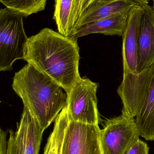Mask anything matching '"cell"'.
Returning a JSON list of instances; mask_svg holds the SVG:
<instances>
[{"instance_id":"11","label":"cell","mask_w":154,"mask_h":154,"mask_svg":"<svg viewBox=\"0 0 154 154\" xmlns=\"http://www.w3.org/2000/svg\"><path fill=\"white\" fill-rule=\"evenodd\" d=\"M53 20L58 31L66 37L73 35L83 13L85 0H54Z\"/></svg>"},{"instance_id":"13","label":"cell","mask_w":154,"mask_h":154,"mask_svg":"<svg viewBox=\"0 0 154 154\" xmlns=\"http://www.w3.org/2000/svg\"><path fill=\"white\" fill-rule=\"evenodd\" d=\"M137 5L139 4L133 0H108L103 2H94L83 12L77 25V29L85 24L122 12Z\"/></svg>"},{"instance_id":"17","label":"cell","mask_w":154,"mask_h":154,"mask_svg":"<svg viewBox=\"0 0 154 154\" xmlns=\"http://www.w3.org/2000/svg\"><path fill=\"white\" fill-rule=\"evenodd\" d=\"M149 147L145 142L138 139L127 154H149Z\"/></svg>"},{"instance_id":"7","label":"cell","mask_w":154,"mask_h":154,"mask_svg":"<svg viewBox=\"0 0 154 154\" xmlns=\"http://www.w3.org/2000/svg\"><path fill=\"white\" fill-rule=\"evenodd\" d=\"M44 130L26 108L15 133L10 131L6 154H39Z\"/></svg>"},{"instance_id":"19","label":"cell","mask_w":154,"mask_h":154,"mask_svg":"<svg viewBox=\"0 0 154 154\" xmlns=\"http://www.w3.org/2000/svg\"><path fill=\"white\" fill-rule=\"evenodd\" d=\"M95 0H85L84 6H83V11H84Z\"/></svg>"},{"instance_id":"16","label":"cell","mask_w":154,"mask_h":154,"mask_svg":"<svg viewBox=\"0 0 154 154\" xmlns=\"http://www.w3.org/2000/svg\"><path fill=\"white\" fill-rule=\"evenodd\" d=\"M47 0H0L6 8L27 17L45 9Z\"/></svg>"},{"instance_id":"12","label":"cell","mask_w":154,"mask_h":154,"mask_svg":"<svg viewBox=\"0 0 154 154\" xmlns=\"http://www.w3.org/2000/svg\"><path fill=\"white\" fill-rule=\"evenodd\" d=\"M131 9L85 24L78 28L76 32L70 37L78 39L93 33H100L108 36H123Z\"/></svg>"},{"instance_id":"6","label":"cell","mask_w":154,"mask_h":154,"mask_svg":"<svg viewBox=\"0 0 154 154\" xmlns=\"http://www.w3.org/2000/svg\"><path fill=\"white\" fill-rule=\"evenodd\" d=\"M100 131L98 125L69 119L59 154H104Z\"/></svg>"},{"instance_id":"4","label":"cell","mask_w":154,"mask_h":154,"mask_svg":"<svg viewBox=\"0 0 154 154\" xmlns=\"http://www.w3.org/2000/svg\"><path fill=\"white\" fill-rule=\"evenodd\" d=\"M140 136L134 118L122 114L107 119L100 131L103 154H127Z\"/></svg>"},{"instance_id":"5","label":"cell","mask_w":154,"mask_h":154,"mask_svg":"<svg viewBox=\"0 0 154 154\" xmlns=\"http://www.w3.org/2000/svg\"><path fill=\"white\" fill-rule=\"evenodd\" d=\"M99 83L81 78L68 94L67 112L70 120L98 125L100 116L96 93Z\"/></svg>"},{"instance_id":"2","label":"cell","mask_w":154,"mask_h":154,"mask_svg":"<svg viewBox=\"0 0 154 154\" xmlns=\"http://www.w3.org/2000/svg\"><path fill=\"white\" fill-rule=\"evenodd\" d=\"M13 89L44 130L67 106L68 94L50 77L31 64L14 74Z\"/></svg>"},{"instance_id":"15","label":"cell","mask_w":154,"mask_h":154,"mask_svg":"<svg viewBox=\"0 0 154 154\" xmlns=\"http://www.w3.org/2000/svg\"><path fill=\"white\" fill-rule=\"evenodd\" d=\"M68 120L66 107L55 119L53 131L48 138L43 154H59Z\"/></svg>"},{"instance_id":"9","label":"cell","mask_w":154,"mask_h":154,"mask_svg":"<svg viewBox=\"0 0 154 154\" xmlns=\"http://www.w3.org/2000/svg\"><path fill=\"white\" fill-rule=\"evenodd\" d=\"M143 8L139 5L132 7L123 37L124 75L137 74L138 38Z\"/></svg>"},{"instance_id":"10","label":"cell","mask_w":154,"mask_h":154,"mask_svg":"<svg viewBox=\"0 0 154 154\" xmlns=\"http://www.w3.org/2000/svg\"><path fill=\"white\" fill-rule=\"evenodd\" d=\"M138 38L137 73L154 65V11L148 5L143 7Z\"/></svg>"},{"instance_id":"21","label":"cell","mask_w":154,"mask_h":154,"mask_svg":"<svg viewBox=\"0 0 154 154\" xmlns=\"http://www.w3.org/2000/svg\"><path fill=\"white\" fill-rule=\"evenodd\" d=\"M153 9L154 11V0H153Z\"/></svg>"},{"instance_id":"8","label":"cell","mask_w":154,"mask_h":154,"mask_svg":"<svg viewBox=\"0 0 154 154\" xmlns=\"http://www.w3.org/2000/svg\"><path fill=\"white\" fill-rule=\"evenodd\" d=\"M154 65L136 75L123 76L117 90L123 103L122 114L131 118L136 117L144 100L152 77Z\"/></svg>"},{"instance_id":"1","label":"cell","mask_w":154,"mask_h":154,"mask_svg":"<svg viewBox=\"0 0 154 154\" xmlns=\"http://www.w3.org/2000/svg\"><path fill=\"white\" fill-rule=\"evenodd\" d=\"M77 39L48 28L29 38L24 60L52 79L67 94L81 78Z\"/></svg>"},{"instance_id":"20","label":"cell","mask_w":154,"mask_h":154,"mask_svg":"<svg viewBox=\"0 0 154 154\" xmlns=\"http://www.w3.org/2000/svg\"><path fill=\"white\" fill-rule=\"evenodd\" d=\"M108 1V0H95L94 2H106V1Z\"/></svg>"},{"instance_id":"18","label":"cell","mask_w":154,"mask_h":154,"mask_svg":"<svg viewBox=\"0 0 154 154\" xmlns=\"http://www.w3.org/2000/svg\"><path fill=\"white\" fill-rule=\"evenodd\" d=\"M138 3L142 7H145L149 5L150 0H133Z\"/></svg>"},{"instance_id":"3","label":"cell","mask_w":154,"mask_h":154,"mask_svg":"<svg viewBox=\"0 0 154 154\" xmlns=\"http://www.w3.org/2000/svg\"><path fill=\"white\" fill-rule=\"evenodd\" d=\"M24 16L8 8L0 10V71L11 70L16 60L23 59L29 38L24 27Z\"/></svg>"},{"instance_id":"14","label":"cell","mask_w":154,"mask_h":154,"mask_svg":"<svg viewBox=\"0 0 154 154\" xmlns=\"http://www.w3.org/2000/svg\"><path fill=\"white\" fill-rule=\"evenodd\" d=\"M135 120L140 136L147 141H154V71L144 100Z\"/></svg>"}]
</instances>
